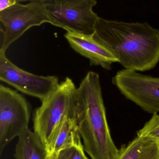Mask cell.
<instances>
[{
    "label": "cell",
    "instance_id": "obj_1",
    "mask_svg": "<svg viewBox=\"0 0 159 159\" xmlns=\"http://www.w3.org/2000/svg\"><path fill=\"white\" fill-rule=\"evenodd\" d=\"M93 37L124 69L144 72L159 62V30L147 22H126L99 17Z\"/></svg>",
    "mask_w": 159,
    "mask_h": 159
},
{
    "label": "cell",
    "instance_id": "obj_2",
    "mask_svg": "<svg viewBox=\"0 0 159 159\" xmlns=\"http://www.w3.org/2000/svg\"><path fill=\"white\" fill-rule=\"evenodd\" d=\"M74 111L85 152L91 159H117L119 150L111 137L97 73L88 72L77 88Z\"/></svg>",
    "mask_w": 159,
    "mask_h": 159
},
{
    "label": "cell",
    "instance_id": "obj_3",
    "mask_svg": "<svg viewBox=\"0 0 159 159\" xmlns=\"http://www.w3.org/2000/svg\"><path fill=\"white\" fill-rule=\"evenodd\" d=\"M76 89L73 80L66 77L35 109L34 132L46 147L63 119L74 111Z\"/></svg>",
    "mask_w": 159,
    "mask_h": 159
},
{
    "label": "cell",
    "instance_id": "obj_4",
    "mask_svg": "<svg viewBox=\"0 0 159 159\" xmlns=\"http://www.w3.org/2000/svg\"><path fill=\"white\" fill-rule=\"evenodd\" d=\"M96 0H51L44 5L51 24L67 32L92 34L100 17L93 11Z\"/></svg>",
    "mask_w": 159,
    "mask_h": 159
},
{
    "label": "cell",
    "instance_id": "obj_5",
    "mask_svg": "<svg viewBox=\"0 0 159 159\" xmlns=\"http://www.w3.org/2000/svg\"><path fill=\"white\" fill-rule=\"evenodd\" d=\"M0 20L4 27L0 48V52H3L31 27L45 23L51 24L44 2L39 1L26 4L17 2L0 11Z\"/></svg>",
    "mask_w": 159,
    "mask_h": 159
},
{
    "label": "cell",
    "instance_id": "obj_6",
    "mask_svg": "<svg viewBox=\"0 0 159 159\" xmlns=\"http://www.w3.org/2000/svg\"><path fill=\"white\" fill-rule=\"evenodd\" d=\"M31 106L23 95L0 86V153L15 137L28 129Z\"/></svg>",
    "mask_w": 159,
    "mask_h": 159
},
{
    "label": "cell",
    "instance_id": "obj_7",
    "mask_svg": "<svg viewBox=\"0 0 159 159\" xmlns=\"http://www.w3.org/2000/svg\"><path fill=\"white\" fill-rule=\"evenodd\" d=\"M112 82L126 99L145 112L153 115L159 112V77L123 69Z\"/></svg>",
    "mask_w": 159,
    "mask_h": 159
},
{
    "label": "cell",
    "instance_id": "obj_8",
    "mask_svg": "<svg viewBox=\"0 0 159 159\" xmlns=\"http://www.w3.org/2000/svg\"><path fill=\"white\" fill-rule=\"evenodd\" d=\"M0 80L41 102L60 83L57 76L37 75L18 68L6 57L3 52H0Z\"/></svg>",
    "mask_w": 159,
    "mask_h": 159
},
{
    "label": "cell",
    "instance_id": "obj_9",
    "mask_svg": "<svg viewBox=\"0 0 159 159\" xmlns=\"http://www.w3.org/2000/svg\"><path fill=\"white\" fill-rule=\"evenodd\" d=\"M64 37L72 48L90 61L91 66H101L105 70H112L117 59L107 48L95 40L92 34L67 32Z\"/></svg>",
    "mask_w": 159,
    "mask_h": 159
},
{
    "label": "cell",
    "instance_id": "obj_10",
    "mask_svg": "<svg viewBox=\"0 0 159 159\" xmlns=\"http://www.w3.org/2000/svg\"><path fill=\"white\" fill-rule=\"evenodd\" d=\"M81 142L74 111L59 125L46 148L49 155H57L63 149Z\"/></svg>",
    "mask_w": 159,
    "mask_h": 159
},
{
    "label": "cell",
    "instance_id": "obj_11",
    "mask_svg": "<svg viewBox=\"0 0 159 159\" xmlns=\"http://www.w3.org/2000/svg\"><path fill=\"white\" fill-rule=\"evenodd\" d=\"M117 159H159V143L137 136L119 149Z\"/></svg>",
    "mask_w": 159,
    "mask_h": 159
},
{
    "label": "cell",
    "instance_id": "obj_12",
    "mask_svg": "<svg viewBox=\"0 0 159 159\" xmlns=\"http://www.w3.org/2000/svg\"><path fill=\"white\" fill-rule=\"evenodd\" d=\"M18 137L15 149L16 159H47L46 148L34 132L28 128Z\"/></svg>",
    "mask_w": 159,
    "mask_h": 159
},
{
    "label": "cell",
    "instance_id": "obj_13",
    "mask_svg": "<svg viewBox=\"0 0 159 159\" xmlns=\"http://www.w3.org/2000/svg\"><path fill=\"white\" fill-rule=\"evenodd\" d=\"M137 136L147 137L159 143V115L153 114L152 117L137 131Z\"/></svg>",
    "mask_w": 159,
    "mask_h": 159
},
{
    "label": "cell",
    "instance_id": "obj_14",
    "mask_svg": "<svg viewBox=\"0 0 159 159\" xmlns=\"http://www.w3.org/2000/svg\"><path fill=\"white\" fill-rule=\"evenodd\" d=\"M82 142L63 149L57 156L60 159H87Z\"/></svg>",
    "mask_w": 159,
    "mask_h": 159
},
{
    "label": "cell",
    "instance_id": "obj_15",
    "mask_svg": "<svg viewBox=\"0 0 159 159\" xmlns=\"http://www.w3.org/2000/svg\"><path fill=\"white\" fill-rule=\"evenodd\" d=\"M16 3V0H0V11L13 6Z\"/></svg>",
    "mask_w": 159,
    "mask_h": 159
},
{
    "label": "cell",
    "instance_id": "obj_16",
    "mask_svg": "<svg viewBox=\"0 0 159 159\" xmlns=\"http://www.w3.org/2000/svg\"><path fill=\"white\" fill-rule=\"evenodd\" d=\"M51 1V0H16L17 2L21 3L23 2H34V1H39V2H45L47 1Z\"/></svg>",
    "mask_w": 159,
    "mask_h": 159
},
{
    "label": "cell",
    "instance_id": "obj_17",
    "mask_svg": "<svg viewBox=\"0 0 159 159\" xmlns=\"http://www.w3.org/2000/svg\"><path fill=\"white\" fill-rule=\"evenodd\" d=\"M47 159H60L57 156V155H48L47 158Z\"/></svg>",
    "mask_w": 159,
    "mask_h": 159
},
{
    "label": "cell",
    "instance_id": "obj_18",
    "mask_svg": "<svg viewBox=\"0 0 159 159\" xmlns=\"http://www.w3.org/2000/svg\"><path fill=\"white\" fill-rule=\"evenodd\" d=\"M87 159H89L88 158Z\"/></svg>",
    "mask_w": 159,
    "mask_h": 159
}]
</instances>
